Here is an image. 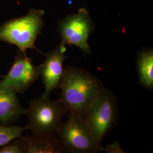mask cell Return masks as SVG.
<instances>
[{"label": "cell", "mask_w": 153, "mask_h": 153, "mask_svg": "<svg viewBox=\"0 0 153 153\" xmlns=\"http://www.w3.org/2000/svg\"><path fill=\"white\" fill-rule=\"evenodd\" d=\"M39 76L38 66L26 53L16 57L7 74L0 82V87L10 88L16 93L23 94Z\"/></svg>", "instance_id": "obj_7"}, {"label": "cell", "mask_w": 153, "mask_h": 153, "mask_svg": "<svg viewBox=\"0 0 153 153\" xmlns=\"http://www.w3.org/2000/svg\"><path fill=\"white\" fill-rule=\"evenodd\" d=\"M42 9H31L25 16L13 19L0 26V40L16 45L21 53L36 49L35 43L44 27Z\"/></svg>", "instance_id": "obj_2"}, {"label": "cell", "mask_w": 153, "mask_h": 153, "mask_svg": "<svg viewBox=\"0 0 153 153\" xmlns=\"http://www.w3.org/2000/svg\"><path fill=\"white\" fill-rule=\"evenodd\" d=\"M27 153V148L22 138L13 140L10 142L0 147V153Z\"/></svg>", "instance_id": "obj_13"}, {"label": "cell", "mask_w": 153, "mask_h": 153, "mask_svg": "<svg viewBox=\"0 0 153 153\" xmlns=\"http://www.w3.org/2000/svg\"><path fill=\"white\" fill-rule=\"evenodd\" d=\"M27 129V126H5L0 124V147L10 142L13 140L22 137V133Z\"/></svg>", "instance_id": "obj_12"}, {"label": "cell", "mask_w": 153, "mask_h": 153, "mask_svg": "<svg viewBox=\"0 0 153 153\" xmlns=\"http://www.w3.org/2000/svg\"><path fill=\"white\" fill-rule=\"evenodd\" d=\"M103 151L108 153H125L117 141H114L112 143L108 145L106 148H103Z\"/></svg>", "instance_id": "obj_14"}, {"label": "cell", "mask_w": 153, "mask_h": 153, "mask_svg": "<svg viewBox=\"0 0 153 153\" xmlns=\"http://www.w3.org/2000/svg\"><path fill=\"white\" fill-rule=\"evenodd\" d=\"M28 153H63L64 148L57 136L52 134L39 137L33 135L22 137Z\"/></svg>", "instance_id": "obj_10"}, {"label": "cell", "mask_w": 153, "mask_h": 153, "mask_svg": "<svg viewBox=\"0 0 153 153\" xmlns=\"http://www.w3.org/2000/svg\"><path fill=\"white\" fill-rule=\"evenodd\" d=\"M66 46L60 44L45 55V59L39 66V76L44 83L43 97L50 98L51 92L59 88L64 73V62L65 60Z\"/></svg>", "instance_id": "obj_8"}, {"label": "cell", "mask_w": 153, "mask_h": 153, "mask_svg": "<svg viewBox=\"0 0 153 153\" xmlns=\"http://www.w3.org/2000/svg\"><path fill=\"white\" fill-rule=\"evenodd\" d=\"M59 87L60 101L68 111L84 119L88 108L104 88L98 77L88 71L66 66Z\"/></svg>", "instance_id": "obj_1"}, {"label": "cell", "mask_w": 153, "mask_h": 153, "mask_svg": "<svg viewBox=\"0 0 153 153\" xmlns=\"http://www.w3.org/2000/svg\"><path fill=\"white\" fill-rule=\"evenodd\" d=\"M137 71L141 84L149 90L153 88V51L144 49L138 53L136 59Z\"/></svg>", "instance_id": "obj_11"}, {"label": "cell", "mask_w": 153, "mask_h": 153, "mask_svg": "<svg viewBox=\"0 0 153 153\" xmlns=\"http://www.w3.org/2000/svg\"><path fill=\"white\" fill-rule=\"evenodd\" d=\"M94 29V22L85 8L79 9L77 13L69 15L59 22V31L62 40L61 45H74L85 55L91 53L88 43L89 36Z\"/></svg>", "instance_id": "obj_6"}, {"label": "cell", "mask_w": 153, "mask_h": 153, "mask_svg": "<svg viewBox=\"0 0 153 153\" xmlns=\"http://www.w3.org/2000/svg\"><path fill=\"white\" fill-rule=\"evenodd\" d=\"M67 116V120L61 123L55 133L64 152L95 153L103 151V148L95 142L83 117L73 113H68Z\"/></svg>", "instance_id": "obj_4"}, {"label": "cell", "mask_w": 153, "mask_h": 153, "mask_svg": "<svg viewBox=\"0 0 153 153\" xmlns=\"http://www.w3.org/2000/svg\"><path fill=\"white\" fill-rule=\"evenodd\" d=\"M117 117V107L114 94L104 88L88 108L84 117L98 144L114 126Z\"/></svg>", "instance_id": "obj_5"}, {"label": "cell", "mask_w": 153, "mask_h": 153, "mask_svg": "<svg viewBox=\"0 0 153 153\" xmlns=\"http://www.w3.org/2000/svg\"><path fill=\"white\" fill-rule=\"evenodd\" d=\"M68 111L60 100H52L43 96L33 99L26 109L27 129L33 135L43 137L55 134L63 117Z\"/></svg>", "instance_id": "obj_3"}, {"label": "cell", "mask_w": 153, "mask_h": 153, "mask_svg": "<svg viewBox=\"0 0 153 153\" xmlns=\"http://www.w3.org/2000/svg\"><path fill=\"white\" fill-rule=\"evenodd\" d=\"M16 94L10 88L0 87V124L9 126L20 116L26 114V109L22 106Z\"/></svg>", "instance_id": "obj_9"}]
</instances>
